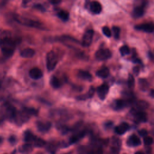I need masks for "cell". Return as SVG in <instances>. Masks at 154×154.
<instances>
[{
  "label": "cell",
  "instance_id": "1",
  "mask_svg": "<svg viewBox=\"0 0 154 154\" xmlns=\"http://www.w3.org/2000/svg\"><path fill=\"white\" fill-rule=\"evenodd\" d=\"M16 47L17 42L10 36L0 39V48L4 57L9 58L12 56Z\"/></svg>",
  "mask_w": 154,
  "mask_h": 154
},
{
  "label": "cell",
  "instance_id": "2",
  "mask_svg": "<svg viewBox=\"0 0 154 154\" xmlns=\"http://www.w3.org/2000/svg\"><path fill=\"white\" fill-rule=\"evenodd\" d=\"M38 111L32 108H24L21 111H18L14 120L18 125H22L27 122L32 116H36Z\"/></svg>",
  "mask_w": 154,
  "mask_h": 154
},
{
  "label": "cell",
  "instance_id": "3",
  "mask_svg": "<svg viewBox=\"0 0 154 154\" xmlns=\"http://www.w3.org/2000/svg\"><path fill=\"white\" fill-rule=\"evenodd\" d=\"M14 20L16 21L19 24L29 27H32V28H39V29H43L45 28V27L43 24L41 22L37 21H34L32 19H30L27 18L23 17L20 16L19 14H15L14 16Z\"/></svg>",
  "mask_w": 154,
  "mask_h": 154
},
{
  "label": "cell",
  "instance_id": "4",
  "mask_svg": "<svg viewBox=\"0 0 154 154\" xmlns=\"http://www.w3.org/2000/svg\"><path fill=\"white\" fill-rule=\"evenodd\" d=\"M17 110L13 105L9 102L4 104L1 108L0 112L1 115L6 119L9 120H13L17 114Z\"/></svg>",
  "mask_w": 154,
  "mask_h": 154
},
{
  "label": "cell",
  "instance_id": "5",
  "mask_svg": "<svg viewBox=\"0 0 154 154\" xmlns=\"http://www.w3.org/2000/svg\"><path fill=\"white\" fill-rule=\"evenodd\" d=\"M47 67L49 71H53L58 63V58L57 55L53 51L48 52L47 55Z\"/></svg>",
  "mask_w": 154,
  "mask_h": 154
},
{
  "label": "cell",
  "instance_id": "6",
  "mask_svg": "<svg viewBox=\"0 0 154 154\" xmlns=\"http://www.w3.org/2000/svg\"><path fill=\"white\" fill-rule=\"evenodd\" d=\"M112 52L109 49H100L95 53L96 58L100 61L109 59L112 57Z\"/></svg>",
  "mask_w": 154,
  "mask_h": 154
},
{
  "label": "cell",
  "instance_id": "7",
  "mask_svg": "<svg viewBox=\"0 0 154 154\" xmlns=\"http://www.w3.org/2000/svg\"><path fill=\"white\" fill-rule=\"evenodd\" d=\"M94 35V30H89L86 31V33L84 34L82 40V45L84 47H88L91 45L93 40Z\"/></svg>",
  "mask_w": 154,
  "mask_h": 154
},
{
  "label": "cell",
  "instance_id": "8",
  "mask_svg": "<svg viewBox=\"0 0 154 154\" xmlns=\"http://www.w3.org/2000/svg\"><path fill=\"white\" fill-rule=\"evenodd\" d=\"M135 28L137 30L143 31L146 33H153L154 32V23L146 22L136 25Z\"/></svg>",
  "mask_w": 154,
  "mask_h": 154
},
{
  "label": "cell",
  "instance_id": "9",
  "mask_svg": "<svg viewBox=\"0 0 154 154\" xmlns=\"http://www.w3.org/2000/svg\"><path fill=\"white\" fill-rule=\"evenodd\" d=\"M109 91V86L106 83L102 84L97 89V94L100 99L104 100Z\"/></svg>",
  "mask_w": 154,
  "mask_h": 154
},
{
  "label": "cell",
  "instance_id": "10",
  "mask_svg": "<svg viewBox=\"0 0 154 154\" xmlns=\"http://www.w3.org/2000/svg\"><path fill=\"white\" fill-rule=\"evenodd\" d=\"M37 128L40 132H46L50 130L51 127V124L49 122L38 121L36 124Z\"/></svg>",
  "mask_w": 154,
  "mask_h": 154
},
{
  "label": "cell",
  "instance_id": "11",
  "mask_svg": "<svg viewBox=\"0 0 154 154\" xmlns=\"http://www.w3.org/2000/svg\"><path fill=\"white\" fill-rule=\"evenodd\" d=\"M29 75L32 79L39 80L42 78L43 72L40 69L37 68H34L30 69L29 72Z\"/></svg>",
  "mask_w": 154,
  "mask_h": 154
},
{
  "label": "cell",
  "instance_id": "12",
  "mask_svg": "<svg viewBox=\"0 0 154 154\" xmlns=\"http://www.w3.org/2000/svg\"><path fill=\"white\" fill-rule=\"evenodd\" d=\"M89 9L91 13L99 14L102 12V6L98 1H92L89 4Z\"/></svg>",
  "mask_w": 154,
  "mask_h": 154
},
{
  "label": "cell",
  "instance_id": "13",
  "mask_svg": "<svg viewBox=\"0 0 154 154\" xmlns=\"http://www.w3.org/2000/svg\"><path fill=\"white\" fill-rule=\"evenodd\" d=\"M141 145V140L138 136L135 134L130 136L127 140V145L128 146H137Z\"/></svg>",
  "mask_w": 154,
  "mask_h": 154
},
{
  "label": "cell",
  "instance_id": "14",
  "mask_svg": "<svg viewBox=\"0 0 154 154\" xmlns=\"http://www.w3.org/2000/svg\"><path fill=\"white\" fill-rule=\"evenodd\" d=\"M129 129V124L126 122H123L115 128V132L119 135H122L125 134Z\"/></svg>",
  "mask_w": 154,
  "mask_h": 154
},
{
  "label": "cell",
  "instance_id": "15",
  "mask_svg": "<svg viewBox=\"0 0 154 154\" xmlns=\"http://www.w3.org/2000/svg\"><path fill=\"white\" fill-rule=\"evenodd\" d=\"M35 50L30 48H25L22 50L20 53L21 56L24 58H32L35 55Z\"/></svg>",
  "mask_w": 154,
  "mask_h": 154
},
{
  "label": "cell",
  "instance_id": "16",
  "mask_svg": "<svg viewBox=\"0 0 154 154\" xmlns=\"http://www.w3.org/2000/svg\"><path fill=\"white\" fill-rule=\"evenodd\" d=\"M144 13H145V6L144 4H143L134 8L132 12V16L134 18H140L143 16Z\"/></svg>",
  "mask_w": 154,
  "mask_h": 154
},
{
  "label": "cell",
  "instance_id": "17",
  "mask_svg": "<svg viewBox=\"0 0 154 154\" xmlns=\"http://www.w3.org/2000/svg\"><path fill=\"white\" fill-rule=\"evenodd\" d=\"M135 118L136 120L138 121H139L140 122H145L148 120V117H147V114L142 111H139V112H134V113Z\"/></svg>",
  "mask_w": 154,
  "mask_h": 154
},
{
  "label": "cell",
  "instance_id": "18",
  "mask_svg": "<svg viewBox=\"0 0 154 154\" xmlns=\"http://www.w3.org/2000/svg\"><path fill=\"white\" fill-rule=\"evenodd\" d=\"M78 76L80 79L87 81H91L92 80L91 75L87 71L80 70L78 72Z\"/></svg>",
  "mask_w": 154,
  "mask_h": 154
},
{
  "label": "cell",
  "instance_id": "19",
  "mask_svg": "<svg viewBox=\"0 0 154 154\" xmlns=\"http://www.w3.org/2000/svg\"><path fill=\"white\" fill-rule=\"evenodd\" d=\"M125 102L124 100L116 99L112 104L113 109L115 110H119L122 109L125 107Z\"/></svg>",
  "mask_w": 154,
  "mask_h": 154
},
{
  "label": "cell",
  "instance_id": "20",
  "mask_svg": "<svg viewBox=\"0 0 154 154\" xmlns=\"http://www.w3.org/2000/svg\"><path fill=\"white\" fill-rule=\"evenodd\" d=\"M110 73V71L109 69H108L107 68L105 67L99 70H98L96 73V75L99 77V78H106L108 77V76L109 75Z\"/></svg>",
  "mask_w": 154,
  "mask_h": 154
},
{
  "label": "cell",
  "instance_id": "21",
  "mask_svg": "<svg viewBox=\"0 0 154 154\" xmlns=\"http://www.w3.org/2000/svg\"><path fill=\"white\" fill-rule=\"evenodd\" d=\"M95 89L93 87H91L90 88L89 91L87 92L86 94L79 96L78 97H77V99H78V100H86L87 99L90 98L94 96V95L95 94Z\"/></svg>",
  "mask_w": 154,
  "mask_h": 154
},
{
  "label": "cell",
  "instance_id": "22",
  "mask_svg": "<svg viewBox=\"0 0 154 154\" xmlns=\"http://www.w3.org/2000/svg\"><path fill=\"white\" fill-rule=\"evenodd\" d=\"M136 107L140 111H143L149 107V104L145 101H139L136 103Z\"/></svg>",
  "mask_w": 154,
  "mask_h": 154
},
{
  "label": "cell",
  "instance_id": "23",
  "mask_svg": "<svg viewBox=\"0 0 154 154\" xmlns=\"http://www.w3.org/2000/svg\"><path fill=\"white\" fill-rule=\"evenodd\" d=\"M57 16L59 18L64 21H68L69 18V13L65 10H61L57 13Z\"/></svg>",
  "mask_w": 154,
  "mask_h": 154
},
{
  "label": "cell",
  "instance_id": "24",
  "mask_svg": "<svg viewBox=\"0 0 154 154\" xmlns=\"http://www.w3.org/2000/svg\"><path fill=\"white\" fill-rule=\"evenodd\" d=\"M50 84L53 87L58 89L61 86V83L60 80L56 76H53L50 80Z\"/></svg>",
  "mask_w": 154,
  "mask_h": 154
},
{
  "label": "cell",
  "instance_id": "25",
  "mask_svg": "<svg viewBox=\"0 0 154 154\" xmlns=\"http://www.w3.org/2000/svg\"><path fill=\"white\" fill-rule=\"evenodd\" d=\"M138 83H139V87L142 90L146 91L148 89L149 84L146 79H143V78L139 79V80H138Z\"/></svg>",
  "mask_w": 154,
  "mask_h": 154
},
{
  "label": "cell",
  "instance_id": "26",
  "mask_svg": "<svg viewBox=\"0 0 154 154\" xmlns=\"http://www.w3.org/2000/svg\"><path fill=\"white\" fill-rule=\"evenodd\" d=\"M33 143H34L35 146L38 148H42L46 145V142L44 140L42 139V138H38L37 137H36Z\"/></svg>",
  "mask_w": 154,
  "mask_h": 154
},
{
  "label": "cell",
  "instance_id": "27",
  "mask_svg": "<svg viewBox=\"0 0 154 154\" xmlns=\"http://www.w3.org/2000/svg\"><path fill=\"white\" fill-rule=\"evenodd\" d=\"M36 138V136H35L32 132L30 131H26L24 135L25 140L27 142H33Z\"/></svg>",
  "mask_w": 154,
  "mask_h": 154
},
{
  "label": "cell",
  "instance_id": "28",
  "mask_svg": "<svg viewBox=\"0 0 154 154\" xmlns=\"http://www.w3.org/2000/svg\"><path fill=\"white\" fill-rule=\"evenodd\" d=\"M120 52L122 55H128L130 53V49L127 45H124L120 48Z\"/></svg>",
  "mask_w": 154,
  "mask_h": 154
},
{
  "label": "cell",
  "instance_id": "29",
  "mask_svg": "<svg viewBox=\"0 0 154 154\" xmlns=\"http://www.w3.org/2000/svg\"><path fill=\"white\" fill-rule=\"evenodd\" d=\"M128 87L130 89H132L134 88V87L135 80H134V76L132 74H129V75H128Z\"/></svg>",
  "mask_w": 154,
  "mask_h": 154
},
{
  "label": "cell",
  "instance_id": "30",
  "mask_svg": "<svg viewBox=\"0 0 154 154\" xmlns=\"http://www.w3.org/2000/svg\"><path fill=\"white\" fill-rule=\"evenodd\" d=\"M143 142L145 145L150 146L153 143V139L150 136H146L143 138Z\"/></svg>",
  "mask_w": 154,
  "mask_h": 154
},
{
  "label": "cell",
  "instance_id": "31",
  "mask_svg": "<svg viewBox=\"0 0 154 154\" xmlns=\"http://www.w3.org/2000/svg\"><path fill=\"white\" fill-rule=\"evenodd\" d=\"M112 29H113V34H114V37L116 39H119V36H120V28L117 27V26H114V27H113Z\"/></svg>",
  "mask_w": 154,
  "mask_h": 154
},
{
  "label": "cell",
  "instance_id": "32",
  "mask_svg": "<svg viewBox=\"0 0 154 154\" xmlns=\"http://www.w3.org/2000/svg\"><path fill=\"white\" fill-rule=\"evenodd\" d=\"M102 32L104 34L105 36H106L108 37H110L112 36V32L109 27L107 26H105L102 28Z\"/></svg>",
  "mask_w": 154,
  "mask_h": 154
},
{
  "label": "cell",
  "instance_id": "33",
  "mask_svg": "<svg viewBox=\"0 0 154 154\" xmlns=\"http://www.w3.org/2000/svg\"><path fill=\"white\" fill-rule=\"evenodd\" d=\"M22 152H25V153H28L32 150V146H31L30 144H26L22 146Z\"/></svg>",
  "mask_w": 154,
  "mask_h": 154
},
{
  "label": "cell",
  "instance_id": "34",
  "mask_svg": "<svg viewBox=\"0 0 154 154\" xmlns=\"http://www.w3.org/2000/svg\"><path fill=\"white\" fill-rule=\"evenodd\" d=\"M103 150L101 148H98L94 150H92L90 153V154H102Z\"/></svg>",
  "mask_w": 154,
  "mask_h": 154
},
{
  "label": "cell",
  "instance_id": "35",
  "mask_svg": "<svg viewBox=\"0 0 154 154\" xmlns=\"http://www.w3.org/2000/svg\"><path fill=\"white\" fill-rule=\"evenodd\" d=\"M148 132L147 130L145 129H142L138 131V134H139V135L140 136H142V137H146L148 135Z\"/></svg>",
  "mask_w": 154,
  "mask_h": 154
},
{
  "label": "cell",
  "instance_id": "36",
  "mask_svg": "<svg viewBox=\"0 0 154 154\" xmlns=\"http://www.w3.org/2000/svg\"><path fill=\"white\" fill-rule=\"evenodd\" d=\"M133 72H134V73H135L136 75H137L140 72V68H139V66H135V67H134Z\"/></svg>",
  "mask_w": 154,
  "mask_h": 154
},
{
  "label": "cell",
  "instance_id": "37",
  "mask_svg": "<svg viewBox=\"0 0 154 154\" xmlns=\"http://www.w3.org/2000/svg\"><path fill=\"white\" fill-rule=\"evenodd\" d=\"M150 96L152 97H154V90L152 89L150 90Z\"/></svg>",
  "mask_w": 154,
  "mask_h": 154
},
{
  "label": "cell",
  "instance_id": "38",
  "mask_svg": "<svg viewBox=\"0 0 154 154\" xmlns=\"http://www.w3.org/2000/svg\"><path fill=\"white\" fill-rule=\"evenodd\" d=\"M50 3L55 4H58V3H60V1H50Z\"/></svg>",
  "mask_w": 154,
  "mask_h": 154
},
{
  "label": "cell",
  "instance_id": "39",
  "mask_svg": "<svg viewBox=\"0 0 154 154\" xmlns=\"http://www.w3.org/2000/svg\"><path fill=\"white\" fill-rule=\"evenodd\" d=\"M135 154H145V153L141 151H137V152L135 153Z\"/></svg>",
  "mask_w": 154,
  "mask_h": 154
},
{
  "label": "cell",
  "instance_id": "40",
  "mask_svg": "<svg viewBox=\"0 0 154 154\" xmlns=\"http://www.w3.org/2000/svg\"><path fill=\"white\" fill-rule=\"evenodd\" d=\"M2 142H3V139H2V138L0 137V143H1Z\"/></svg>",
  "mask_w": 154,
  "mask_h": 154
},
{
  "label": "cell",
  "instance_id": "41",
  "mask_svg": "<svg viewBox=\"0 0 154 154\" xmlns=\"http://www.w3.org/2000/svg\"><path fill=\"white\" fill-rule=\"evenodd\" d=\"M1 82L0 81V87H1Z\"/></svg>",
  "mask_w": 154,
  "mask_h": 154
}]
</instances>
